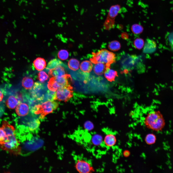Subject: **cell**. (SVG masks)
Returning a JSON list of instances; mask_svg holds the SVG:
<instances>
[{
  "instance_id": "cell-1",
  "label": "cell",
  "mask_w": 173,
  "mask_h": 173,
  "mask_svg": "<svg viewBox=\"0 0 173 173\" xmlns=\"http://www.w3.org/2000/svg\"><path fill=\"white\" fill-rule=\"evenodd\" d=\"M143 123L147 128L156 132L161 131L165 123L163 115L159 111L148 113L144 119Z\"/></svg>"
},
{
  "instance_id": "cell-2",
  "label": "cell",
  "mask_w": 173,
  "mask_h": 173,
  "mask_svg": "<svg viewBox=\"0 0 173 173\" xmlns=\"http://www.w3.org/2000/svg\"><path fill=\"white\" fill-rule=\"evenodd\" d=\"M115 54L106 49H102L96 52H92V57L90 60L93 64L102 63L110 67L111 65L115 61Z\"/></svg>"
},
{
  "instance_id": "cell-3",
  "label": "cell",
  "mask_w": 173,
  "mask_h": 173,
  "mask_svg": "<svg viewBox=\"0 0 173 173\" xmlns=\"http://www.w3.org/2000/svg\"><path fill=\"white\" fill-rule=\"evenodd\" d=\"M4 141L0 142V148L10 154L18 155L20 153V143L16 136L15 133L7 135Z\"/></svg>"
},
{
  "instance_id": "cell-4",
  "label": "cell",
  "mask_w": 173,
  "mask_h": 173,
  "mask_svg": "<svg viewBox=\"0 0 173 173\" xmlns=\"http://www.w3.org/2000/svg\"><path fill=\"white\" fill-rule=\"evenodd\" d=\"M58 102L52 100H49L41 104L35 105L32 109V112L35 114H40L39 118H44L45 116L51 113L58 106Z\"/></svg>"
},
{
  "instance_id": "cell-5",
  "label": "cell",
  "mask_w": 173,
  "mask_h": 173,
  "mask_svg": "<svg viewBox=\"0 0 173 173\" xmlns=\"http://www.w3.org/2000/svg\"><path fill=\"white\" fill-rule=\"evenodd\" d=\"M73 95V88L69 84L57 90L55 93L54 99L67 101L72 97Z\"/></svg>"
},
{
  "instance_id": "cell-6",
  "label": "cell",
  "mask_w": 173,
  "mask_h": 173,
  "mask_svg": "<svg viewBox=\"0 0 173 173\" xmlns=\"http://www.w3.org/2000/svg\"><path fill=\"white\" fill-rule=\"evenodd\" d=\"M75 169L81 173H92L95 171L91 164L86 160L80 159L77 160L75 165Z\"/></svg>"
},
{
  "instance_id": "cell-7",
  "label": "cell",
  "mask_w": 173,
  "mask_h": 173,
  "mask_svg": "<svg viewBox=\"0 0 173 173\" xmlns=\"http://www.w3.org/2000/svg\"><path fill=\"white\" fill-rule=\"evenodd\" d=\"M45 88L41 83L38 82L35 83L31 91L33 97L39 101L44 98Z\"/></svg>"
},
{
  "instance_id": "cell-8",
  "label": "cell",
  "mask_w": 173,
  "mask_h": 173,
  "mask_svg": "<svg viewBox=\"0 0 173 173\" xmlns=\"http://www.w3.org/2000/svg\"><path fill=\"white\" fill-rule=\"evenodd\" d=\"M143 52L145 53L151 54L153 53L156 50V44L153 40L148 38L146 39L144 44Z\"/></svg>"
},
{
  "instance_id": "cell-9",
  "label": "cell",
  "mask_w": 173,
  "mask_h": 173,
  "mask_svg": "<svg viewBox=\"0 0 173 173\" xmlns=\"http://www.w3.org/2000/svg\"><path fill=\"white\" fill-rule=\"evenodd\" d=\"M29 107L26 104L21 103L19 104L16 106L15 109L17 114L20 116H24L29 113Z\"/></svg>"
},
{
  "instance_id": "cell-10",
  "label": "cell",
  "mask_w": 173,
  "mask_h": 173,
  "mask_svg": "<svg viewBox=\"0 0 173 173\" xmlns=\"http://www.w3.org/2000/svg\"><path fill=\"white\" fill-rule=\"evenodd\" d=\"M65 71L62 66H60L49 70V75L52 77H58L66 74Z\"/></svg>"
},
{
  "instance_id": "cell-11",
  "label": "cell",
  "mask_w": 173,
  "mask_h": 173,
  "mask_svg": "<svg viewBox=\"0 0 173 173\" xmlns=\"http://www.w3.org/2000/svg\"><path fill=\"white\" fill-rule=\"evenodd\" d=\"M116 136L112 133H108L106 135L104 139V142L105 146L109 147L114 146L117 142Z\"/></svg>"
},
{
  "instance_id": "cell-12",
  "label": "cell",
  "mask_w": 173,
  "mask_h": 173,
  "mask_svg": "<svg viewBox=\"0 0 173 173\" xmlns=\"http://www.w3.org/2000/svg\"><path fill=\"white\" fill-rule=\"evenodd\" d=\"M104 73L105 78L111 82L114 81L116 77L118 76L117 71L111 69L110 67H107Z\"/></svg>"
},
{
  "instance_id": "cell-13",
  "label": "cell",
  "mask_w": 173,
  "mask_h": 173,
  "mask_svg": "<svg viewBox=\"0 0 173 173\" xmlns=\"http://www.w3.org/2000/svg\"><path fill=\"white\" fill-rule=\"evenodd\" d=\"M121 10V6L118 4L112 6L109 8L107 16L111 19H115Z\"/></svg>"
},
{
  "instance_id": "cell-14",
  "label": "cell",
  "mask_w": 173,
  "mask_h": 173,
  "mask_svg": "<svg viewBox=\"0 0 173 173\" xmlns=\"http://www.w3.org/2000/svg\"><path fill=\"white\" fill-rule=\"evenodd\" d=\"M33 65L36 69L38 71H40L42 70L46 67V63L43 58L38 57L34 60Z\"/></svg>"
},
{
  "instance_id": "cell-15",
  "label": "cell",
  "mask_w": 173,
  "mask_h": 173,
  "mask_svg": "<svg viewBox=\"0 0 173 173\" xmlns=\"http://www.w3.org/2000/svg\"><path fill=\"white\" fill-rule=\"evenodd\" d=\"M107 67L106 65L102 63L95 64L93 69L94 73L97 75H101L104 73Z\"/></svg>"
},
{
  "instance_id": "cell-16",
  "label": "cell",
  "mask_w": 173,
  "mask_h": 173,
  "mask_svg": "<svg viewBox=\"0 0 173 173\" xmlns=\"http://www.w3.org/2000/svg\"><path fill=\"white\" fill-rule=\"evenodd\" d=\"M93 65L91 62L88 60H85L82 62L80 64V70L85 73H89L92 70Z\"/></svg>"
},
{
  "instance_id": "cell-17",
  "label": "cell",
  "mask_w": 173,
  "mask_h": 173,
  "mask_svg": "<svg viewBox=\"0 0 173 173\" xmlns=\"http://www.w3.org/2000/svg\"><path fill=\"white\" fill-rule=\"evenodd\" d=\"M18 103L17 99L15 96L12 95L9 96L6 100V104L8 108L12 109L17 106Z\"/></svg>"
},
{
  "instance_id": "cell-18",
  "label": "cell",
  "mask_w": 173,
  "mask_h": 173,
  "mask_svg": "<svg viewBox=\"0 0 173 173\" xmlns=\"http://www.w3.org/2000/svg\"><path fill=\"white\" fill-rule=\"evenodd\" d=\"M34 81L31 78L25 77L23 79L22 81V86L27 89H31L33 85Z\"/></svg>"
},
{
  "instance_id": "cell-19",
  "label": "cell",
  "mask_w": 173,
  "mask_h": 173,
  "mask_svg": "<svg viewBox=\"0 0 173 173\" xmlns=\"http://www.w3.org/2000/svg\"><path fill=\"white\" fill-rule=\"evenodd\" d=\"M68 64L69 68L73 71H76L78 69L80 66L79 62L75 58L70 59L69 61Z\"/></svg>"
},
{
  "instance_id": "cell-20",
  "label": "cell",
  "mask_w": 173,
  "mask_h": 173,
  "mask_svg": "<svg viewBox=\"0 0 173 173\" xmlns=\"http://www.w3.org/2000/svg\"><path fill=\"white\" fill-rule=\"evenodd\" d=\"M63 63L60 60L54 59L50 60L48 63L46 68L50 70L60 66H62Z\"/></svg>"
},
{
  "instance_id": "cell-21",
  "label": "cell",
  "mask_w": 173,
  "mask_h": 173,
  "mask_svg": "<svg viewBox=\"0 0 173 173\" xmlns=\"http://www.w3.org/2000/svg\"><path fill=\"white\" fill-rule=\"evenodd\" d=\"M156 140V137L154 134L150 133L147 134L145 136L144 141L146 144L151 145L154 144Z\"/></svg>"
},
{
  "instance_id": "cell-22",
  "label": "cell",
  "mask_w": 173,
  "mask_h": 173,
  "mask_svg": "<svg viewBox=\"0 0 173 173\" xmlns=\"http://www.w3.org/2000/svg\"><path fill=\"white\" fill-rule=\"evenodd\" d=\"M115 19H111L107 16L104 25L105 29L109 30L114 27L115 24Z\"/></svg>"
},
{
  "instance_id": "cell-23",
  "label": "cell",
  "mask_w": 173,
  "mask_h": 173,
  "mask_svg": "<svg viewBox=\"0 0 173 173\" xmlns=\"http://www.w3.org/2000/svg\"><path fill=\"white\" fill-rule=\"evenodd\" d=\"M108 47L109 49L112 51H116L120 49L121 45L118 41L116 40L113 41L109 43Z\"/></svg>"
},
{
  "instance_id": "cell-24",
  "label": "cell",
  "mask_w": 173,
  "mask_h": 173,
  "mask_svg": "<svg viewBox=\"0 0 173 173\" xmlns=\"http://www.w3.org/2000/svg\"><path fill=\"white\" fill-rule=\"evenodd\" d=\"M131 30L132 32L135 34H139L141 33L143 30L142 26L138 24L133 25L131 27Z\"/></svg>"
},
{
  "instance_id": "cell-25",
  "label": "cell",
  "mask_w": 173,
  "mask_h": 173,
  "mask_svg": "<svg viewBox=\"0 0 173 173\" xmlns=\"http://www.w3.org/2000/svg\"><path fill=\"white\" fill-rule=\"evenodd\" d=\"M36 142H35V139L33 140H31V141H30L29 142L28 141L27 143H26L25 144V148H27L28 149V148H31V149H32V150H33V149H36L37 148H38V147L40 146L41 144H38V143H37L39 142V141H38L37 142V141ZM40 143V142H39Z\"/></svg>"
},
{
  "instance_id": "cell-26",
  "label": "cell",
  "mask_w": 173,
  "mask_h": 173,
  "mask_svg": "<svg viewBox=\"0 0 173 173\" xmlns=\"http://www.w3.org/2000/svg\"><path fill=\"white\" fill-rule=\"evenodd\" d=\"M58 57L60 59L65 60L67 59L69 56V53L66 50L62 49L60 50L58 53Z\"/></svg>"
},
{
  "instance_id": "cell-27",
  "label": "cell",
  "mask_w": 173,
  "mask_h": 173,
  "mask_svg": "<svg viewBox=\"0 0 173 173\" xmlns=\"http://www.w3.org/2000/svg\"><path fill=\"white\" fill-rule=\"evenodd\" d=\"M102 137L99 135H95L92 137V142L94 145L98 146L100 145L102 143Z\"/></svg>"
},
{
  "instance_id": "cell-28",
  "label": "cell",
  "mask_w": 173,
  "mask_h": 173,
  "mask_svg": "<svg viewBox=\"0 0 173 173\" xmlns=\"http://www.w3.org/2000/svg\"><path fill=\"white\" fill-rule=\"evenodd\" d=\"M143 40L141 38H137L134 41V44L135 47L139 49H141L144 45Z\"/></svg>"
},
{
  "instance_id": "cell-29",
  "label": "cell",
  "mask_w": 173,
  "mask_h": 173,
  "mask_svg": "<svg viewBox=\"0 0 173 173\" xmlns=\"http://www.w3.org/2000/svg\"><path fill=\"white\" fill-rule=\"evenodd\" d=\"M48 77V75L44 71H41L38 74V79L41 82H43L47 80Z\"/></svg>"
},
{
  "instance_id": "cell-30",
  "label": "cell",
  "mask_w": 173,
  "mask_h": 173,
  "mask_svg": "<svg viewBox=\"0 0 173 173\" xmlns=\"http://www.w3.org/2000/svg\"><path fill=\"white\" fill-rule=\"evenodd\" d=\"M6 133L3 128H0V142L4 141L7 137Z\"/></svg>"
},
{
  "instance_id": "cell-31",
  "label": "cell",
  "mask_w": 173,
  "mask_h": 173,
  "mask_svg": "<svg viewBox=\"0 0 173 173\" xmlns=\"http://www.w3.org/2000/svg\"><path fill=\"white\" fill-rule=\"evenodd\" d=\"M84 127L86 130H91L93 128V125L91 121H87L84 124Z\"/></svg>"
},
{
  "instance_id": "cell-32",
  "label": "cell",
  "mask_w": 173,
  "mask_h": 173,
  "mask_svg": "<svg viewBox=\"0 0 173 173\" xmlns=\"http://www.w3.org/2000/svg\"><path fill=\"white\" fill-rule=\"evenodd\" d=\"M168 40L169 44L173 49V33H171L169 35Z\"/></svg>"
},
{
  "instance_id": "cell-33",
  "label": "cell",
  "mask_w": 173,
  "mask_h": 173,
  "mask_svg": "<svg viewBox=\"0 0 173 173\" xmlns=\"http://www.w3.org/2000/svg\"><path fill=\"white\" fill-rule=\"evenodd\" d=\"M123 156L124 157H128L130 155V153L129 150H125L123 152Z\"/></svg>"
},
{
  "instance_id": "cell-34",
  "label": "cell",
  "mask_w": 173,
  "mask_h": 173,
  "mask_svg": "<svg viewBox=\"0 0 173 173\" xmlns=\"http://www.w3.org/2000/svg\"><path fill=\"white\" fill-rule=\"evenodd\" d=\"M4 97V93L2 90L0 89V102L2 100Z\"/></svg>"
},
{
  "instance_id": "cell-35",
  "label": "cell",
  "mask_w": 173,
  "mask_h": 173,
  "mask_svg": "<svg viewBox=\"0 0 173 173\" xmlns=\"http://www.w3.org/2000/svg\"></svg>"
}]
</instances>
